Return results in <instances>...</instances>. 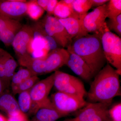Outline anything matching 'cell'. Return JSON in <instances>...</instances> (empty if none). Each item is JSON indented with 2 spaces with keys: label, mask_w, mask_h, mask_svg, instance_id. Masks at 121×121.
Wrapping results in <instances>:
<instances>
[{
  "label": "cell",
  "mask_w": 121,
  "mask_h": 121,
  "mask_svg": "<svg viewBox=\"0 0 121 121\" xmlns=\"http://www.w3.org/2000/svg\"><path fill=\"white\" fill-rule=\"evenodd\" d=\"M120 75L107 63L94 77L86 96L88 102L111 104L115 97L121 95Z\"/></svg>",
  "instance_id": "1"
},
{
  "label": "cell",
  "mask_w": 121,
  "mask_h": 121,
  "mask_svg": "<svg viewBox=\"0 0 121 121\" xmlns=\"http://www.w3.org/2000/svg\"><path fill=\"white\" fill-rule=\"evenodd\" d=\"M101 35L88 34L75 38L70 45L73 52L86 63L94 76L107 63L102 46Z\"/></svg>",
  "instance_id": "2"
},
{
  "label": "cell",
  "mask_w": 121,
  "mask_h": 121,
  "mask_svg": "<svg viewBox=\"0 0 121 121\" xmlns=\"http://www.w3.org/2000/svg\"><path fill=\"white\" fill-rule=\"evenodd\" d=\"M102 48L107 63L121 74V37L107 30L101 36Z\"/></svg>",
  "instance_id": "3"
},
{
  "label": "cell",
  "mask_w": 121,
  "mask_h": 121,
  "mask_svg": "<svg viewBox=\"0 0 121 121\" xmlns=\"http://www.w3.org/2000/svg\"><path fill=\"white\" fill-rule=\"evenodd\" d=\"M54 73L47 78L39 80L29 91L32 106L29 114H35L41 107L51 104L48 96L54 86Z\"/></svg>",
  "instance_id": "4"
},
{
  "label": "cell",
  "mask_w": 121,
  "mask_h": 121,
  "mask_svg": "<svg viewBox=\"0 0 121 121\" xmlns=\"http://www.w3.org/2000/svg\"><path fill=\"white\" fill-rule=\"evenodd\" d=\"M54 73V86L57 91L83 98L86 95L84 84L78 78L59 70Z\"/></svg>",
  "instance_id": "5"
},
{
  "label": "cell",
  "mask_w": 121,
  "mask_h": 121,
  "mask_svg": "<svg viewBox=\"0 0 121 121\" xmlns=\"http://www.w3.org/2000/svg\"><path fill=\"white\" fill-rule=\"evenodd\" d=\"M50 99L53 107L66 116L82 109L87 103L83 98L58 91L51 95Z\"/></svg>",
  "instance_id": "6"
},
{
  "label": "cell",
  "mask_w": 121,
  "mask_h": 121,
  "mask_svg": "<svg viewBox=\"0 0 121 121\" xmlns=\"http://www.w3.org/2000/svg\"><path fill=\"white\" fill-rule=\"evenodd\" d=\"M46 35L63 48H68L72 39L58 19L52 15L45 16L41 23Z\"/></svg>",
  "instance_id": "7"
},
{
  "label": "cell",
  "mask_w": 121,
  "mask_h": 121,
  "mask_svg": "<svg viewBox=\"0 0 121 121\" xmlns=\"http://www.w3.org/2000/svg\"><path fill=\"white\" fill-rule=\"evenodd\" d=\"M107 17L106 4L95 8L84 16L83 23L85 30L88 33H93L101 36L103 33L109 30L106 23Z\"/></svg>",
  "instance_id": "8"
},
{
  "label": "cell",
  "mask_w": 121,
  "mask_h": 121,
  "mask_svg": "<svg viewBox=\"0 0 121 121\" xmlns=\"http://www.w3.org/2000/svg\"><path fill=\"white\" fill-rule=\"evenodd\" d=\"M34 34L33 27L27 25H22L12 44L17 58L30 54L29 48L33 40Z\"/></svg>",
  "instance_id": "9"
},
{
  "label": "cell",
  "mask_w": 121,
  "mask_h": 121,
  "mask_svg": "<svg viewBox=\"0 0 121 121\" xmlns=\"http://www.w3.org/2000/svg\"><path fill=\"white\" fill-rule=\"evenodd\" d=\"M67 50L70 55L66 65L83 80L87 82H90L94 76L89 66L81 57L72 51L70 45Z\"/></svg>",
  "instance_id": "10"
},
{
  "label": "cell",
  "mask_w": 121,
  "mask_h": 121,
  "mask_svg": "<svg viewBox=\"0 0 121 121\" xmlns=\"http://www.w3.org/2000/svg\"><path fill=\"white\" fill-rule=\"evenodd\" d=\"M27 1L25 0H0V15L16 20L26 14Z\"/></svg>",
  "instance_id": "11"
},
{
  "label": "cell",
  "mask_w": 121,
  "mask_h": 121,
  "mask_svg": "<svg viewBox=\"0 0 121 121\" xmlns=\"http://www.w3.org/2000/svg\"><path fill=\"white\" fill-rule=\"evenodd\" d=\"M86 14L80 15L74 12L70 17L65 19H58L72 39L85 36L89 34L83 25V19Z\"/></svg>",
  "instance_id": "12"
},
{
  "label": "cell",
  "mask_w": 121,
  "mask_h": 121,
  "mask_svg": "<svg viewBox=\"0 0 121 121\" xmlns=\"http://www.w3.org/2000/svg\"><path fill=\"white\" fill-rule=\"evenodd\" d=\"M69 52L63 48L54 49L45 58V74L58 70L60 68L66 65L69 58Z\"/></svg>",
  "instance_id": "13"
},
{
  "label": "cell",
  "mask_w": 121,
  "mask_h": 121,
  "mask_svg": "<svg viewBox=\"0 0 121 121\" xmlns=\"http://www.w3.org/2000/svg\"><path fill=\"white\" fill-rule=\"evenodd\" d=\"M45 57L34 58L27 54L17 58L19 64L31 72L35 75L45 74Z\"/></svg>",
  "instance_id": "14"
},
{
  "label": "cell",
  "mask_w": 121,
  "mask_h": 121,
  "mask_svg": "<svg viewBox=\"0 0 121 121\" xmlns=\"http://www.w3.org/2000/svg\"><path fill=\"white\" fill-rule=\"evenodd\" d=\"M111 105L101 103L87 102L85 106L78 111L76 117L73 118H72V121H87L97 113L109 107Z\"/></svg>",
  "instance_id": "15"
},
{
  "label": "cell",
  "mask_w": 121,
  "mask_h": 121,
  "mask_svg": "<svg viewBox=\"0 0 121 121\" xmlns=\"http://www.w3.org/2000/svg\"><path fill=\"white\" fill-rule=\"evenodd\" d=\"M0 57L3 66L7 87L11 84V80L17 67V63L14 58L5 50L0 48Z\"/></svg>",
  "instance_id": "16"
},
{
  "label": "cell",
  "mask_w": 121,
  "mask_h": 121,
  "mask_svg": "<svg viewBox=\"0 0 121 121\" xmlns=\"http://www.w3.org/2000/svg\"><path fill=\"white\" fill-rule=\"evenodd\" d=\"M66 117L57 111L51 105L40 108L34 114L30 121H56Z\"/></svg>",
  "instance_id": "17"
},
{
  "label": "cell",
  "mask_w": 121,
  "mask_h": 121,
  "mask_svg": "<svg viewBox=\"0 0 121 121\" xmlns=\"http://www.w3.org/2000/svg\"><path fill=\"white\" fill-rule=\"evenodd\" d=\"M0 110L5 112L8 116L16 114L21 111L17 102L13 95L4 92L0 95Z\"/></svg>",
  "instance_id": "18"
},
{
  "label": "cell",
  "mask_w": 121,
  "mask_h": 121,
  "mask_svg": "<svg viewBox=\"0 0 121 121\" xmlns=\"http://www.w3.org/2000/svg\"><path fill=\"white\" fill-rule=\"evenodd\" d=\"M22 26L18 20H15L13 23L0 33V40L6 47L12 45L16 35Z\"/></svg>",
  "instance_id": "19"
},
{
  "label": "cell",
  "mask_w": 121,
  "mask_h": 121,
  "mask_svg": "<svg viewBox=\"0 0 121 121\" xmlns=\"http://www.w3.org/2000/svg\"><path fill=\"white\" fill-rule=\"evenodd\" d=\"M39 80L37 76H33L27 79L12 87V91L13 94H19L20 93L29 91Z\"/></svg>",
  "instance_id": "20"
},
{
  "label": "cell",
  "mask_w": 121,
  "mask_h": 121,
  "mask_svg": "<svg viewBox=\"0 0 121 121\" xmlns=\"http://www.w3.org/2000/svg\"><path fill=\"white\" fill-rule=\"evenodd\" d=\"M17 102L21 112L26 114L29 113L32 106V101L29 91H24L19 94Z\"/></svg>",
  "instance_id": "21"
},
{
  "label": "cell",
  "mask_w": 121,
  "mask_h": 121,
  "mask_svg": "<svg viewBox=\"0 0 121 121\" xmlns=\"http://www.w3.org/2000/svg\"><path fill=\"white\" fill-rule=\"evenodd\" d=\"M74 12L73 9L60 0L59 1L55 9L53 15L58 19H65L71 16Z\"/></svg>",
  "instance_id": "22"
},
{
  "label": "cell",
  "mask_w": 121,
  "mask_h": 121,
  "mask_svg": "<svg viewBox=\"0 0 121 121\" xmlns=\"http://www.w3.org/2000/svg\"><path fill=\"white\" fill-rule=\"evenodd\" d=\"M44 10L35 2V0L27 1L26 14L34 20H38L42 16Z\"/></svg>",
  "instance_id": "23"
},
{
  "label": "cell",
  "mask_w": 121,
  "mask_h": 121,
  "mask_svg": "<svg viewBox=\"0 0 121 121\" xmlns=\"http://www.w3.org/2000/svg\"><path fill=\"white\" fill-rule=\"evenodd\" d=\"M33 76H35L34 74L28 69L26 68H21L13 76L11 80V87L20 84Z\"/></svg>",
  "instance_id": "24"
},
{
  "label": "cell",
  "mask_w": 121,
  "mask_h": 121,
  "mask_svg": "<svg viewBox=\"0 0 121 121\" xmlns=\"http://www.w3.org/2000/svg\"><path fill=\"white\" fill-rule=\"evenodd\" d=\"M106 5L107 17L112 19L121 14V0H110Z\"/></svg>",
  "instance_id": "25"
},
{
  "label": "cell",
  "mask_w": 121,
  "mask_h": 121,
  "mask_svg": "<svg viewBox=\"0 0 121 121\" xmlns=\"http://www.w3.org/2000/svg\"><path fill=\"white\" fill-rule=\"evenodd\" d=\"M91 0H74L73 9L78 14L84 15L91 8Z\"/></svg>",
  "instance_id": "26"
},
{
  "label": "cell",
  "mask_w": 121,
  "mask_h": 121,
  "mask_svg": "<svg viewBox=\"0 0 121 121\" xmlns=\"http://www.w3.org/2000/svg\"><path fill=\"white\" fill-rule=\"evenodd\" d=\"M107 27L110 31H114L119 37L121 36V14L106 21Z\"/></svg>",
  "instance_id": "27"
},
{
  "label": "cell",
  "mask_w": 121,
  "mask_h": 121,
  "mask_svg": "<svg viewBox=\"0 0 121 121\" xmlns=\"http://www.w3.org/2000/svg\"><path fill=\"white\" fill-rule=\"evenodd\" d=\"M108 114L111 121H121V103L113 105L108 110Z\"/></svg>",
  "instance_id": "28"
},
{
  "label": "cell",
  "mask_w": 121,
  "mask_h": 121,
  "mask_svg": "<svg viewBox=\"0 0 121 121\" xmlns=\"http://www.w3.org/2000/svg\"><path fill=\"white\" fill-rule=\"evenodd\" d=\"M109 108H106L97 113L87 121H111L108 114Z\"/></svg>",
  "instance_id": "29"
},
{
  "label": "cell",
  "mask_w": 121,
  "mask_h": 121,
  "mask_svg": "<svg viewBox=\"0 0 121 121\" xmlns=\"http://www.w3.org/2000/svg\"><path fill=\"white\" fill-rule=\"evenodd\" d=\"M8 121H30L26 114L21 111L13 115L8 116Z\"/></svg>",
  "instance_id": "30"
},
{
  "label": "cell",
  "mask_w": 121,
  "mask_h": 121,
  "mask_svg": "<svg viewBox=\"0 0 121 121\" xmlns=\"http://www.w3.org/2000/svg\"><path fill=\"white\" fill-rule=\"evenodd\" d=\"M15 20L0 15V33L13 23Z\"/></svg>",
  "instance_id": "31"
},
{
  "label": "cell",
  "mask_w": 121,
  "mask_h": 121,
  "mask_svg": "<svg viewBox=\"0 0 121 121\" xmlns=\"http://www.w3.org/2000/svg\"><path fill=\"white\" fill-rule=\"evenodd\" d=\"M58 2L59 1L57 0H50L46 10L48 15H52L54 14L55 9Z\"/></svg>",
  "instance_id": "32"
},
{
  "label": "cell",
  "mask_w": 121,
  "mask_h": 121,
  "mask_svg": "<svg viewBox=\"0 0 121 121\" xmlns=\"http://www.w3.org/2000/svg\"><path fill=\"white\" fill-rule=\"evenodd\" d=\"M108 0H91V8H97L102 6L109 1Z\"/></svg>",
  "instance_id": "33"
},
{
  "label": "cell",
  "mask_w": 121,
  "mask_h": 121,
  "mask_svg": "<svg viewBox=\"0 0 121 121\" xmlns=\"http://www.w3.org/2000/svg\"><path fill=\"white\" fill-rule=\"evenodd\" d=\"M35 2L39 6L46 11L50 0H35Z\"/></svg>",
  "instance_id": "34"
},
{
  "label": "cell",
  "mask_w": 121,
  "mask_h": 121,
  "mask_svg": "<svg viewBox=\"0 0 121 121\" xmlns=\"http://www.w3.org/2000/svg\"><path fill=\"white\" fill-rule=\"evenodd\" d=\"M0 78L4 82L7 86L5 78L4 66H3V64H2L0 57Z\"/></svg>",
  "instance_id": "35"
},
{
  "label": "cell",
  "mask_w": 121,
  "mask_h": 121,
  "mask_svg": "<svg viewBox=\"0 0 121 121\" xmlns=\"http://www.w3.org/2000/svg\"><path fill=\"white\" fill-rule=\"evenodd\" d=\"M7 86L4 82L0 78V95L4 92V91Z\"/></svg>",
  "instance_id": "36"
},
{
  "label": "cell",
  "mask_w": 121,
  "mask_h": 121,
  "mask_svg": "<svg viewBox=\"0 0 121 121\" xmlns=\"http://www.w3.org/2000/svg\"><path fill=\"white\" fill-rule=\"evenodd\" d=\"M61 1L62 2L64 3L68 6L73 9V3L74 0H62Z\"/></svg>",
  "instance_id": "37"
},
{
  "label": "cell",
  "mask_w": 121,
  "mask_h": 121,
  "mask_svg": "<svg viewBox=\"0 0 121 121\" xmlns=\"http://www.w3.org/2000/svg\"><path fill=\"white\" fill-rule=\"evenodd\" d=\"M0 121H8V118L2 114H0Z\"/></svg>",
  "instance_id": "38"
},
{
  "label": "cell",
  "mask_w": 121,
  "mask_h": 121,
  "mask_svg": "<svg viewBox=\"0 0 121 121\" xmlns=\"http://www.w3.org/2000/svg\"><path fill=\"white\" fill-rule=\"evenodd\" d=\"M72 121V119H65L64 121Z\"/></svg>",
  "instance_id": "39"
}]
</instances>
